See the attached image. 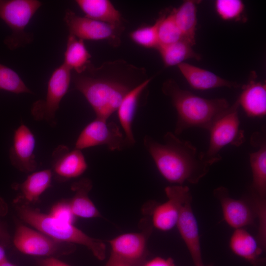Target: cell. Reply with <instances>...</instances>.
Segmentation results:
<instances>
[{
    "label": "cell",
    "instance_id": "6da1fadb",
    "mask_svg": "<svg viewBox=\"0 0 266 266\" xmlns=\"http://www.w3.org/2000/svg\"><path fill=\"white\" fill-rule=\"evenodd\" d=\"M148 78L144 68L117 60L98 67L91 63L83 72L75 73L72 80L96 117L107 120L127 94Z\"/></svg>",
    "mask_w": 266,
    "mask_h": 266
},
{
    "label": "cell",
    "instance_id": "7a4b0ae2",
    "mask_svg": "<svg viewBox=\"0 0 266 266\" xmlns=\"http://www.w3.org/2000/svg\"><path fill=\"white\" fill-rule=\"evenodd\" d=\"M160 143L145 136L143 144L153 159L159 171L169 182L182 185L188 181L198 183L209 171L211 166L190 141L179 138L171 133L164 136Z\"/></svg>",
    "mask_w": 266,
    "mask_h": 266
},
{
    "label": "cell",
    "instance_id": "3957f363",
    "mask_svg": "<svg viewBox=\"0 0 266 266\" xmlns=\"http://www.w3.org/2000/svg\"><path fill=\"white\" fill-rule=\"evenodd\" d=\"M162 90L169 97L177 112L175 135L193 127L208 130L230 106L225 99H206L183 90L173 79L166 81Z\"/></svg>",
    "mask_w": 266,
    "mask_h": 266
},
{
    "label": "cell",
    "instance_id": "277c9868",
    "mask_svg": "<svg viewBox=\"0 0 266 266\" xmlns=\"http://www.w3.org/2000/svg\"><path fill=\"white\" fill-rule=\"evenodd\" d=\"M13 202L19 218L37 231L59 241L85 246L98 260L105 259L106 246L101 240L91 237L73 224L42 213L17 198Z\"/></svg>",
    "mask_w": 266,
    "mask_h": 266
},
{
    "label": "cell",
    "instance_id": "5b68a950",
    "mask_svg": "<svg viewBox=\"0 0 266 266\" xmlns=\"http://www.w3.org/2000/svg\"><path fill=\"white\" fill-rule=\"evenodd\" d=\"M41 5L37 0H0V19L11 31L4 40L9 49L15 50L33 41V34L25 29Z\"/></svg>",
    "mask_w": 266,
    "mask_h": 266
},
{
    "label": "cell",
    "instance_id": "8992f818",
    "mask_svg": "<svg viewBox=\"0 0 266 266\" xmlns=\"http://www.w3.org/2000/svg\"><path fill=\"white\" fill-rule=\"evenodd\" d=\"M239 105L236 100L212 124L210 132L209 146L203 152L204 160L210 166L220 161V152L225 146L238 147L245 141L244 131L240 128L238 116Z\"/></svg>",
    "mask_w": 266,
    "mask_h": 266
},
{
    "label": "cell",
    "instance_id": "52a82bcc",
    "mask_svg": "<svg viewBox=\"0 0 266 266\" xmlns=\"http://www.w3.org/2000/svg\"><path fill=\"white\" fill-rule=\"evenodd\" d=\"M13 243L21 253L34 256L57 258L69 255L76 249L75 244L56 240L23 225L17 227Z\"/></svg>",
    "mask_w": 266,
    "mask_h": 266
},
{
    "label": "cell",
    "instance_id": "ba28073f",
    "mask_svg": "<svg viewBox=\"0 0 266 266\" xmlns=\"http://www.w3.org/2000/svg\"><path fill=\"white\" fill-rule=\"evenodd\" d=\"M71 71L62 64L52 72L45 99L36 101L31 107V114L35 120L45 121L52 127L56 125V113L68 90Z\"/></svg>",
    "mask_w": 266,
    "mask_h": 266
},
{
    "label": "cell",
    "instance_id": "9c48e42d",
    "mask_svg": "<svg viewBox=\"0 0 266 266\" xmlns=\"http://www.w3.org/2000/svg\"><path fill=\"white\" fill-rule=\"evenodd\" d=\"M65 22L69 34L84 40H105L113 47L121 43L124 30L123 25L116 26L77 15L71 10L66 11Z\"/></svg>",
    "mask_w": 266,
    "mask_h": 266
},
{
    "label": "cell",
    "instance_id": "30bf717a",
    "mask_svg": "<svg viewBox=\"0 0 266 266\" xmlns=\"http://www.w3.org/2000/svg\"><path fill=\"white\" fill-rule=\"evenodd\" d=\"M125 144V136L116 124L96 117L82 130L76 139L74 148L82 150L94 146L106 145L110 151H120Z\"/></svg>",
    "mask_w": 266,
    "mask_h": 266
},
{
    "label": "cell",
    "instance_id": "8fae6325",
    "mask_svg": "<svg viewBox=\"0 0 266 266\" xmlns=\"http://www.w3.org/2000/svg\"><path fill=\"white\" fill-rule=\"evenodd\" d=\"M165 190L167 200L153 208L152 220L156 229L167 231L176 226L181 207L191 194L187 186L180 185L167 186Z\"/></svg>",
    "mask_w": 266,
    "mask_h": 266
},
{
    "label": "cell",
    "instance_id": "7c38bea8",
    "mask_svg": "<svg viewBox=\"0 0 266 266\" xmlns=\"http://www.w3.org/2000/svg\"><path fill=\"white\" fill-rule=\"evenodd\" d=\"M35 139L31 130L21 124L15 131L9 157L11 165L20 171L32 173L37 163L34 155Z\"/></svg>",
    "mask_w": 266,
    "mask_h": 266
},
{
    "label": "cell",
    "instance_id": "4fadbf2b",
    "mask_svg": "<svg viewBox=\"0 0 266 266\" xmlns=\"http://www.w3.org/2000/svg\"><path fill=\"white\" fill-rule=\"evenodd\" d=\"M87 168L86 159L80 150H70L61 144L52 152L51 170L53 177L57 181L63 182L77 177Z\"/></svg>",
    "mask_w": 266,
    "mask_h": 266
},
{
    "label": "cell",
    "instance_id": "5bb4252c",
    "mask_svg": "<svg viewBox=\"0 0 266 266\" xmlns=\"http://www.w3.org/2000/svg\"><path fill=\"white\" fill-rule=\"evenodd\" d=\"M147 234L130 233L121 234L110 240L111 253L131 266H142L148 255Z\"/></svg>",
    "mask_w": 266,
    "mask_h": 266
},
{
    "label": "cell",
    "instance_id": "9a60e30c",
    "mask_svg": "<svg viewBox=\"0 0 266 266\" xmlns=\"http://www.w3.org/2000/svg\"><path fill=\"white\" fill-rule=\"evenodd\" d=\"M213 193L220 202L224 218L229 225L237 229L254 223L257 214L253 202L252 205L244 200L230 197L223 187L215 189Z\"/></svg>",
    "mask_w": 266,
    "mask_h": 266
},
{
    "label": "cell",
    "instance_id": "2e32d148",
    "mask_svg": "<svg viewBox=\"0 0 266 266\" xmlns=\"http://www.w3.org/2000/svg\"><path fill=\"white\" fill-rule=\"evenodd\" d=\"M192 196L183 203L176 226L195 266L203 265L197 219L191 206Z\"/></svg>",
    "mask_w": 266,
    "mask_h": 266
},
{
    "label": "cell",
    "instance_id": "e0dca14e",
    "mask_svg": "<svg viewBox=\"0 0 266 266\" xmlns=\"http://www.w3.org/2000/svg\"><path fill=\"white\" fill-rule=\"evenodd\" d=\"M251 143L258 147L250 153L252 173V194L262 199L266 197V139L264 132H255L251 137Z\"/></svg>",
    "mask_w": 266,
    "mask_h": 266
},
{
    "label": "cell",
    "instance_id": "ac0fdd59",
    "mask_svg": "<svg viewBox=\"0 0 266 266\" xmlns=\"http://www.w3.org/2000/svg\"><path fill=\"white\" fill-rule=\"evenodd\" d=\"M189 85L198 90L219 87L238 88L239 84L224 79L214 73L184 62L177 66Z\"/></svg>",
    "mask_w": 266,
    "mask_h": 266
},
{
    "label": "cell",
    "instance_id": "d6986e66",
    "mask_svg": "<svg viewBox=\"0 0 266 266\" xmlns=\"http://www.w3.org/2000/svg\"><path fill=\"white\" fill-rule=\"evenodd\" d=\"M151 80L152 78H148L128 92L123 99L116 111L119 121L125 134L126 144L133 145L135 143L133 131V123L139 98Z\"/></svg>",
    "mask_w": 266,
    "mask_h": 266
},
{
    "label": "cell",
    "instance_id": "ffe728a7",
    "mask_svg": "<svg viewBox=\"0 0 266 266\" xmlns=\"http://www.w3.org/2000/svg\"><path fill=\"white\" fill-rule=\"evenodd\" d=\"M237 100L246 115L250 117H262L266 114V84L251 77L242 86Z\"/></svg>",
    "mask_w": 266,
    "mask_h": 266
},
{
    "label": "cell",
    "instance_id": "44dd1931",
    "mask_svg": "<svg viewBox=\"0 0 266 266\" xmlns=\"http://www.w3.org/2000/svg\"><path fill=\"white\" fill-rule=\"evenodd\" d=\"M92 188V181L87 178H83L72 184L71 189L74 195L68 201L75 217L83 218L101 217L99 211L89 197Z\"/></svg>",
    "mask_w": 266,
    "mask_h": 266
},
{
    "label": "cell",
    "instance_id": "7402d4cb",
    "mask_svg": "<svg viewBox=\"0 0 266 266\" xmlns=\"http://www.w3.org/2000/svg\"><path fill=\"white\" fill-rule=\"evenodd\" d=\"M52 177L51 169L31 173L23 182L14 184L13 188L20 191L16 198L27 203L37 201L50 187Z\"/></svg>",
    "mask_w": 266,
    "mask_h": 266
},
{
    "label": "cell",
    "instance_id": "603a6c76",
    "mask_svg": "<svg viewBox=\"0 0 266 266\" xmlns=\"http://www.w3.org/2000/svg\"><path fill=\"white\" fill-rule=\"evenodd\" d=\"M232 251L236 255L251 263L253 266H260V256L262 248L258 241L243 228L235 229L229 242Z\"/></svg>",
    "mask_w": 266,
    "mask_h": 266
},
{
    "label": "cell",
    "instance_id": "cb8c5ba5",
    "mask_svg": "<svg viewBox=\"0 0 266 266\" xmlns=\"http://www.w3.org/2000/svg\"><path fill=\"white\" fill-rule=\"evenodd\" d=\"M76 3L85 17L113 25H123L122 17L108 0H77Z\"/></svg>",
    "mask_w": 266,
    "mask_h": 266
},
{
    "label": "cell",
    "instance_id": "d4e9b609",
    "mask_svg": "<svg viewBox=\"0 0 266 266\" xmlns=\"http://www.w3.org/2000/svg\"><path fill=\"white\" fill-rule=\"evenodd\" d=\"M198 3L197 0H185L178 8L171 10L183 39L192 46L196 43Z\"/></svg>",
    "mask_w": 266,
    "mask_h": 266
},
{
    "label": "cell",
    "instance_id": "484cf974",
    "mask_svg": "<svg viewBox=\"0 0 266 266\" xmlns=\"http://www.w3.org/2000/svg\"><path fill=\"white\" fill-rule=\"evenodd\" d=\"M91 58L84 40L69 34L63 64L75 73H79L91 63Z\"/></svg>",
    "mask_w": 266,
    "mask_h": 266
},
{
    "label": "cell",
    "instance_id": "4316f807",
    "mask_svg": "<svg viewBox=\"0 0 266 266\" xmlns=\"http://www.w3.org/2000/svg\"><path fill=\"white\" fill-rule=\"evenodd\" d=\"M156 49L166 67L178 66L189 59H201L192 46L184 39L169 44L158 45Z\"/></svg>",
    "mask_w": 266,
    "mask_h": 266
},
{
    "label": "cell",
    "instance_id": "83f0119b",
    "mask_svg": "<svg viewBox=\"0 0 266 266\" xmlns=\"http://www.w3.org/2000/svg\"><path fill=\"white\" fill-rule=\"evenodd\" d=\"M162 17L158 29V45L169 44L183 39L171 11L165 10L161 13Z\"/></svg>",
    "mask_w": 266,
    "mask_h": 266
},
{
    "label": "cell",
    "instance_id": "f1b7e54d",
    "mask_svg": "<svg viewBox=\"0 0 266 266\" xmlns=\"http://www.w3.org/2000/svg\"><path fill=\"white\" fill-rule=\"evenodd\" d=\"M161 13L155 23L142 26L130 33V38L136 44L147 48H156L158 46V29Z\"/></svg>",
    "mask_w": 266,
    "mask_h": 266
},
{
    "label": "cell",
    "instance_id": "f546056e",
    "mask_svg": "<svg viewBox=\"0 0 266 266\" xmlns=\"http://www.w3.org/2000/svg\"><path fill=\"white\" fill-rule=\"evenodd\" d=\"M0 91L14 94H33L18 73L0 63Z\"/></svg>",
    "mask_w": 266,
    "mask_h": 266
},
{
    "label": "cell",
    "instance_id": "4dcf8cb0",
    "mask_svg": "<svg viewBox=\"0 0 266 266\" xmlns=\"http://www.w3.org/2000/svg\"><path fill=\"white\" fill-rule=\"evenodd\" d=\"M216 11L224 20H240L244 10V4L240 0H217L215 2Z\"/></svg>",
    "mask_w": 266,
    "mask_h": 266
},
{
    "label": "cell",
    "instance_id": "1f68e13d",
    "mask_svg": "<svg viewBox=\"0 0 266 266\" xmlns=\"http://www.w3.org/2000/svg\"><path fill=\"white\" fill-rule=\"evenodd\" d=\"M49 215L56 219L72 224L75 221L76 217L71 211L68 200L57 202L50 209Z\"/></svg>",
    "mask_w": 266,
    "mask_h": 266
},
{
    "label": "cell",
    "instance_id": "d6a6232c",
    "mask_svg": "<svg viewBox=\"0 0 266 266\" xmlns=\"http://www.w3.org/2000/svg\"><path fill=\"white\" fill-rule=\"evenodd\" d=\"M7 203L0 196V218L5 216L8 213ZM10 242V236L4 226L0 222V245L3 247Z\"/></svg>",
    "mask_w": 266,
    "mask_h": 266
},
{
    "label": "cell",
    "instance_id": "836d02e7",
    "mask_svg": "<svg viewBox=\"0 0 266 266\" xmlns=\"http://www.w3.org/2000/svg\"><path fill=\"white\" fill-rule=\"evenodd\" d=\"M142 266H176V265L171 258L165 259L157 257L149 261H146Z\"/></svg>",
    "mask_w": 266,
    "mask_h": 266
},
{
    "label": "cell",
    "instance_id": "e575fe53",
    "mask_svg": "<svg viewBox=\"0 0 266 266\" xmlns=\"http://www.w3.org/2000/svg\"><path fill=\"white\" fill-rule=\"evenodd\" d=\"M39 266H71L55 257H47L39 261Z\"/></svg>",
    "mask_w": 266,
    "mask_h": 266
},
{
    "label": "cell",
    "instance_id": "d590c367",
    "mask_svg": "<svg viewBox=\"0 0 266 266\" xmlns=\"http://www.w3.org/2000/svg\"><path fill=\"white\" fill-rule=\"evenodd\" d=\"M104 266H131L126 262L122 261L113 254H111Z\"/></svg>",
    "mask_w": 266,
    "mask_h": 266
},
{
    "label": "cell",
    "instance_id": "8d00e7d4",
    "mask_svg": "<svg viewBox=\"0 0 266 266\" xmlns=\"http://www.w3.org/2000/svg\"><path fill=\"white\" fill-rule=\"evenodd\" d=\"M6 259L4 247L0 245V264Z\"/></svg>",
    "mask_w": 266,
    "mask_h": 266
},
{
    "label": "cell",
    "instance_id": "74e56055",
    "mask_svg": "<svg viewBox=\"0 0 266 266\" xmlns=\"http://www.w3.org/2000/svg\"><path fill=\"white\" fill-rule=\"evenodd\" d=\"M0 266H16L11 263L8 262L7 259L0 264Z\"/></svg>",
    "mask_w": 266,
    "mask_h": 266
},
{
    "label": "cell",
    "instance_id": "f35d334b",
    "mask_svg": "<svg viewBox=\"0 0 266 266\" xmlns=\"http://www.w3.org/2000/svg\"><path fill=\"white\" fill-rule=\"evenodd\" d=\"M205 266L203 265V266Z\"/></svg>",
    "mask_w": 266,
    "mask_h": 266
}]
</instances>
